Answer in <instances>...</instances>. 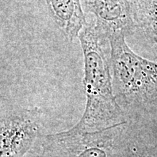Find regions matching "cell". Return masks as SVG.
<instances>
[{
    "instance_id": "1",
    "label": "cell",
    "mask_w": 157,
    "mask_h": 157,
    "mask_svg": "<svg viewBox=\"0 0 157 157\" xmlns=\"http://www.w3.org/2000/svg\"><path fill=\"white\" fill-rule=\"evenodd\" d=\"M78 37L84 55L83 83L87 103L79 121L64 132L80 135L124 125V112L114 94L110 63L102 48L105 40L98 34L95 23H87Z\"/></svg>"
},
{
    "instance_id": "2",
    "label": "cell",
    "mask_w": 157,
    "mask_h": 157,
    "mask_svg": "<svg viewBox=\"0 0 157 157\" xmlns=\"http://www.w3.org/2000/svg\"><path fill=\"white\" fill-rule=\"evenodd\" d=\"M125 37L118 35L109 40L114 94L127 107L149 109L157 103V62L135 54Z\"/></svg>"
},
{
    "instance_id": "3",
    "label": "cell",
    "mask_w": 157,
    "mask_h": 157,
    "mask_svg": "<svg viewBox=\"0 0 157 157\" xmlns=\"http://www.w3.org/2000/svg\"><path fill=\"white\" fill-rule=\"evenodd\" d=\"M42 131L38 108L2 115L0 121V157H23Z\"/></svg>"
},
{
    "instance_id": "4",
    "label": "cell",
    "mask_w": 157,
    "mask_h": 157,
    "mask_svg": "<svg viewBox=\"0 0 157 157\" xmlns=\"http://www.w3.org/2000/svg\"><path fill=\"white\" fill-rule=\"evenodd\" d=\"M84 13L95 17V27L103 40L132 34L137 25L132 0H81Z\"/></svg>"
},
{
    "instance_id": "5",
    "label": "cell",
    "mask_w": 157,
    "mask_h": 157,
    "mask_svg": "<svg viewBox=\"0 0 157 157\" xmlns=\"http://www.w3.org/2000/svg\"><path fill=\"white\" fill-rule=\"evenodd\" d=\"M123 126L74 135L60 132L46 137L51 143L64 146L69 157H109L116 134Z\"/></svg>"
},
{
    "instance_id": "6",
    "label": "cell",
    "mask_w": 157,
    "mask_h": 157,
    "mask_svg": "<svg viewBox=\"0 0 157 157\" xmlns=\"http://www.w3.org/2000/svg\"><path fill=\"white\" fill-rule=\"evenodd\" d=\"M50 16L71 41L87 24L81 0H44Z\"/></svg>"
},
{
    "instance_id": "7",
    "label": "cell",
    "mask_w": 157,
    "mask_h": 157,
    "mask_svg": "<svg viewBox=\"0 0 157 157\" xmlns=\"http://www.w3.org/2000/svg\"><path fill=\"white\" fill-rule=\"evenodd\" d=\"M137 28L157 42V0H132Z\"/></svg>"
},
{
    "instance_id": "8",
    "label": "cell",
    "mask_w": 157,
    "mask_h": 157,
    "mask_svg": "<svg viewBox=\"0 0 157 157\" xmlns=\"http://www.w3.org/2000/svg\"><path fill=\"white\" fill-rule=\"evenodd\" d=\"M126 157H157V152L149 147L132 145L127 148Z\"/></svg>"
},
{
    "instance_id": "9",
    "label": "cell",
    "mask_w": 157,
    "mask_h": 157,
    "mask_svg": "<svg viewBox=\"0 0 157 157\" xmlns=\"http://www.w3.org/2000/svg\"><path fill=\"white\" fill-rule=\"evenodd\" d=\"M156 44H157V42H156Z\"/></svg>"
}]
</instances>
